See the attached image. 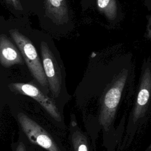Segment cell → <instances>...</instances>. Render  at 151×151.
Returning a JSON list of instances; mask_svg holds the SVG:
<instances>
[{
  "label": "cell",
  "mask_w": 151,
  "mask_h": 151,
  "mask_svg": "<svg viewBox=\"0 0 151 151\" xmlns=\"http://www.w3.org/2000/svg\"><path fill=\"white\" fill-rule=\"evenodd\" d=\"M151 119V57L143 61L136 94L126 126L122 148L129 146L137 132Z\"/></svg>",
  "instance_id": "cell-1"
},
{
  "label": "cell",
  "mask_w": 151,
  "mask_h": 151,
  "mask_svg": "<svg viewBox=\"0 0 151 151\" xmlns=\"http://www.w3.org/2000/svg\"><path fill=\"white\" fill-rule=\"evenodd\" d=\"M133 74L132 63L123 68L106 87L100 99L99 123L104 132L113 127L116 112L124 90Z\"/></svg>",
  "instance_id": "cell-2"
},
{
  "label": "cell",
  "mask_w": 151,
  "mask_h": 151,
  "mask_svg": "<svg viewBox=\"0 0 151 151\" xmlns=\"http://www.w3.org/2000/svg\"><path fill=\"white\" fill-rule=\"evenodd\" d=\"M9 34L19 48L32 76L43 88L47 94L49 91L48 81L45 74L42 63L31 41L16 29H11Z\"/></svg>",
  "instance_id": "cell-3"
},
{
  "label": "cell",
  "mask_w": 151,
  "mask_h": 151,
  "mask_svg": "<svg viewBox=\"0 0 151 151\" xmlns=\"http://www.w3.org/2000/svg\"><path fill=\"white\" fill-rule=\"evenodd\" d=\"M19 126L30 142L47 151H62L54 138L38 123L23 113H18Z\"/></svg>",
  "instance_id": "cell-4"
},
{
  "label": "cell",
  "mask_w": 151,
  "mask_h": 151,
  "mask_svg": "<svg viewBox=\"0 0 151 151\" xmlns=\"http://www.w3.org/2000/svg\"><path fill=\"white\" fill-rule=\"evenodd\" d=\"M42 63L46 76L49 90L52 97H59L63 87V78L60 67L47 44L42 41L40 45Z\"/></svg>",
  "instance_id": "cell-5"
},
{
  "label": "cell",
  "mask_w": 151,
  "mask_h": 151,
  "mask_svg": "<svg viewBox=\"0 0 151 151\" xmlns=\"http://www.w3.org/2000/svg\"><path fill=\"white\" fill-rule=\"evenodd\" d=\"M8 86L11 91L34 99L55 122H63V117L54 101L35 86L29 83H14Z\"/></svg>",
  "instance_id": "cell-6"
},
{
  "label": "cell",
  "mask_w": 151,
  "mask_h": 151,
  "mask_svg": "<svg viewBox=\"0 0 151 151\" xmlns=\"http://www.w3.org/2000/svg\"><path fill=\"white\" fill-rule=\"evenodd\" d=\"M22 55L19 50L13 44L7 36H0V63L5 68L16 64H23Z\"/></svg>",
  "instance_id": "cell-7"
},
{
  "label": "cell",
  "mask_w": 151,
  "mask_h": 151,
  "mask_svg": "<svg viewBox=\"0 0 151 151\" xmlns=\"http://www.w3.org/2000/svg\"><path fill=\"white\" fill-rule=\"evenodd\" d=\"M47 16L57 25H63L69 20V10L66 0H45Z\"/></svg>",
  "instance_id": "cell-8"
},
{
  "label": "cell",
  "mask_w": 151,
  "mask_h": 151,
  "mask_svg": "<svg viewBox=\"0 0 151 151\" xmlns=\"http://www.w3.org/2000/svg\"><path fill=\"white\" fill-rule=\"evenodd\" d=\"M70 140L72 151H91L87 136L74 120L70 122Z\"/></svg>",
  "instance_id": "cell-9"
},
{
  "label": "cell",
  "mask_w": 151,
  "mask_h": 151,
  "mask_svg": "<svg viewBox=\"0 0 151 151\" xmlns=\"http://www.w3.org/2000/svg\"><path fill=\"white\" fill-rule=\"evenodd\" d=\"M97 8L109 21H114L117 18L119 7L117 0H96Z\"/></svg>",
  "instance_id": "cell-10"
},
{
  "label": "cell",
  "mask_w": 151,
  "mask_h": 151,
  "mask_svg": "<svg viewBox=\"0 0 151 151\" xmlns=\"http://www.w3.org/2000/svg\"><path fill=\"white\" fill-rule=\"evenodd\" d=\"M147 25L145 33V37L151 42V14L146 16Z\"/></svg>",
  "instance_id": "cell-11"
},
{
  "label": "cell",
  "mask_w": 151,
  "mask_h": 151,
  "mask_svg": "<svg viewBox=\"0 0 151 151\" xmlns=\"http://www.w3.org/2000/svg\"><path fill=\"white\" fill-rule=\"evenodd\" d=\"M5 1L7 4H8L12 7H13L15 9L18 11L22 10L21 0H5Z\"/></svg>",
  "instance_id": "cell-12"
},
{
  "label": "cell",
  "mask_w": 151,
  "mask_h": 151,
  "mask_svg": "<svg viewBox=\"0 0 151 151\" xmlns=\"http://www.w3.org/2000/svg\"><path fill=\"white\" fill-rule=\"evenodd\" d=\"M13 151H26L24 143L22 142H19L15 144V146H13Z\"/></svg>",
  "instance_id": "cell-13"
},
{
  "label": "cell",
  "mask_w": 151,
  "mask_h": 151,
  "mask_svg": "<svg viewBox=\"0 0 151 151\" xmlns=\"http://www.w3.org/2000/svg\"><path fill=\"white\" fill-rule=\"evenodd\" d=\"M143 151H151V143H150V145Z\"/></svg>",
  "instance_id": "cell-14"
}]
</instances>
